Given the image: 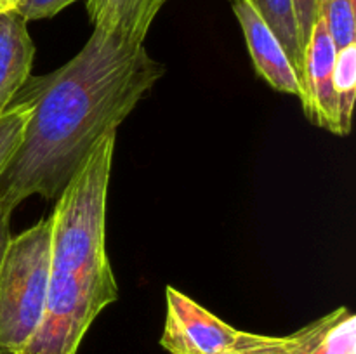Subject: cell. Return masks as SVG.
<instances>
[{
	"instance_id": "cell-8",
	"label": "cell",
	"mask_w": 356,
	"mask_h": 354,
	"mask_svg": "<svg viewBox=\"0 0 356 354\" xmlns=\"http://www.w3.org/2000/svg\"><path fill=\"white\" fill-rule=\"evenodd\" d=\"M162 9L159 0H87L94 28L115 31L145 44L153 19Z\"/></svg>"
},
{
	"instance_id": "cell-16",
	"label": "cell",
	"mask_w": 356,
	"mask_h": 354,
	"mask_svg": "<svg viewBox=\"0 0 356 354\" xmlns=\"http://www.w3.org/2000/svg\"><path fill=\"white\" fill-rule=\"evenodd\" d=\"M294 3L296 19H298L299 35H301L302 47H306L315 28L316 21L320 17V0H292Z\"/></svg>"
},
{
	"instance_id": "cell-1",
	"label": "cell",
	"mask_w": 356,
	"mask_h": 354,
	"mask_svg": "<svg viewBox=\"0 0 356 354\" xmlns=\"http://www.w3.org/2000/svg\"><path fill=\"white\" fill-rule=\"evenodd\" d=\"M163 73L145 44L94 28L68 62L30 76L13 99L30 108V118L0 176V201L14 210L33 194L58 200L97 142L117 132Z\"/></svg>"
},
{
	"instance_id": "cell-2",
	"label": "cell",
	"mask_w": 356,
	"mask_h": 354,
	"mask_svg": "<svg viewBox=\"0 0 356 354\" xmlns=\"http://www.w3.org/2000/svg\"><path fill=\"white\" fill-rule=\"evenodd\" d=\"M117 132L106 134L58 196L51 214L45 311L94 321L118 298L106 252V201Z\"/></svg>"
},
{
	"instance_id": "cell-20",
	"label": "cell",
	"mask_w": 356,
	"mask_h": 354,
	"mask_svg": "<svg viewBox=\"0 0 356 354\" xmlns=\"http://www.w3.org/2000/svg\"><path fill=\"white\" fill-rule=\"evenodd\" d=\"M159 2H160V3H162V6H163V3H165V2H167V0H159Z\"/></svg>"
},
{
	"instance_id": "cell-7",
	"label": "cell",
	"mask_w": 356,
	"mask_h": 354,
	"mask_svg": "<svg viewBox=\"0 0 356 354\" xmlns=\"http://www.w3.org/2000/svg\"><path fill=\"white\" fill-rule=\"evenodd\" d=\"M26 23L16 10L0 12V113L31 76L35 45Z\"/></svg>"
},
{
	"instance_id": "cell-13",
	"label": "cell",
	"mask_w": 356,
	"mask_h": 354,
	"mask_svg": "<svg viewBox=\"0 0 356 354\" xmlns=\"http://www.w3.org/2000/svg\"><path fill=\"white\" fill-rule=\"evenodd\" d=\"M28 118L30 108L17 103H13L3 113H0V176L19 146Z\"/></svg>"
},
{
	"instance_id": "cell-19",
	"label": "cell",
	"mask_w": 356,
	"mask_h": 354,
	"mask_svg": "<svg viewBox=\"0 0 356 354\" xmlns=\"http://www.w3.org/2000/svg\"><path fill=\"white\" fill-rule=\"evenodd\" d=\"M226 354H240V353H238V351H235V349H232V351H228V353H226Z\"/></svg>"
},
{
	"instance_id": "cell-5",
	"label": "cell",
	"mask_w": 356,
	"mask_h": 354,
	"mask_svg": "<svg viewBox=\"0 0 356 354\" xmlns=\"http://www.w3.org/2000/svg\"><path fill=\"white\" fill-rule=\"evenodd\" d=\"M336 52L327 26L318 17L305 47V101L301 104L313 125L339 135L337 97L332 82Z\"/></svg>"
},
{
	"instance_id": "cell-12",
	"label": "cell",
	"mask_w": 356,
	"mask_h": 354,
	"mask_svg": "<svg viewBox=\"0 0 356 354\" xmlns=\"http://www.w3.org/2000/svg\"><path fill=\"white\" fill-rule=\"evenodd\" d=\"M355 10L356 0H320V19L337 51L356 44Z\"/></svg>"
},
{
	"instance_id": "cell-9",
	"label": "cell",
	"mask_w": 356,
	"mask_h": 354,
	"mask_svg": "<svg viewBox=\"0 0 356 354\" xmlns=\"http://www.w3.org/2000/svg\"><path fill=\"white\" fill-rule=\"evenodd\" d=\"M291 335L301 354H356V316L341 305Z\"/></svg>"
},
{
	"instance_id": "cell-15",
	"label": "cell",
	"mask_w": 356,
	"mask_h": 354,
	"mask_svg": "<svg viewBox=\"0 0 356 354\" xmlns=\"http://www.w3.org/2000/svg\"><path fill=\"white\" fill-rule=\"evenodd\" d=\"M73 2L76 0H17L16 12L24 21L45 19V17L56 16Z\"/></svg>"
},
{
	"instance_id": "cell-18",
	"label": "cell",
	"mask_w": 356,
	"mask_h": 354,
	"mask_svg": "<svg viewBox=\"0 0 356 354\" xmlns=\"http://www.w3.org/2000/svg\"><path fill=\"white\" fill-rule=\"evenodd\" d=\"M17 0H0V12H7V10H16Z\"/></svg>"
},
{
	"instance_id": "cell-10",
	"label": "cell",
	"mask_w": 356,
	"mask_h": 354,
	"mask_svg": "<svg viewBox=\"0 0 356 354\" xmlns=\"http://www.w3.org/2000/svg\"><path fill=\"white\" fill-rule=\"evenodd\" d=\"M245 2L256 10L257 16L266 23V26L273 31L284 47L302 85V101H305V47L299 35L294 3L292 0H245Z\"/></svg>"
},
{
	"instance_id": "cell-4",
	"label": "cell",
	"mask_w": 356,
	"mask_h": 354,
	"mask_svg": "<svg viewBox=\"0 0 356 354\" xmlns=\"http://www.w3.org/2000/svg\"><path fill=\"white\" fill-rule=\"evenodd\" d=\"M167 316L160 346L170 354H226L238 330L174 287H167Z\"/></svg>"
},
{
	"instance_id": "cell-17",
	"label": "cell",
	"mask_w": 356,
	"mask_h": 354,
	"mask_svg": "<svg viewBox=\"0 0 356 354\" xmlns=\"http://www.w3.org/2000/svg\"><path fill=\"white\" fill-rule=\"evenodd\" d=\"M10 215H13V208L0 201V264H2V257L7 248V243H9L10 236H13L10 235Z\"/></svg>"
},
{
	"instance_id": "cell-14",
	"label": "cell",
	"mask_w": 356,
	"mask_h": 354,
	"mask_svg": "<svg viewBox=\"0 0 356 354\" xmlns=\"http://www.w3.org/2000/svg\"><path fill=\"white\" fill-rule=\"evenodd\" d=\"M233 349L238 351L240 354H301L292 335L271 337L242 332V330H238Z\"/></svg>"
},
{
	"instance_id": "cell-3",
	"label": "cell",
	"mask_w": 356,
	"mask_h": 354,
	"mask_svg": "<svg viewBox=\"0 0 356 354\" xmlns=\"http://www.w3.org/2000/svg\"><path fill=\"white\" fill-rule=\"evenodd\" d=\"M51 278V217L10 236L0 264V354H19L44 316Z\"/></svg>"
},
{
	"instance_id": "cell-6",
	"label": "cell",
	"mask_w": 356,
	"mask_h": 354,
	"mask_svg": "<svg viewBox=\"0 0 356 354\" xmlns=\"http://www.w3.org/2000/svg\"><path fill=\"white\" fill-rule=\"evenodd\" d=\"M233 10L243 31L257 75L271 89L298 96L302 101L301 82L273 31L245 0H233Z\"/></svg>"
},
{
	"instance_id": "cell-11",
	"label": "cell",
	"mask_w": 356,
	"mask_h": 354,
	"mask_svg": "<svg viewBox=\"0 0 356 354\" xmlns=\"http://www.w3.org/2000/svg\"><path fill=\"white\" fill-rule=\"evenodd\" d=\"M332 82L337 97L339 135H348L351 132L356 99V44L336 52Z\"/></svg>"
}]
</instances>
